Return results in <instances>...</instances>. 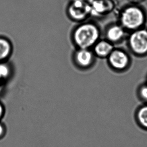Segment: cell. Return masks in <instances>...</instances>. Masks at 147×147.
<instances>
[{
    "mask_svg": "<svg viewBox=\"0 0 147 147\" xmlns=\"http://www.w3.org/2000/svg\"><path fill=\"white\" fill-rule=\"evenodd\" d=\"M95 55L91 49H78L74 55L76 64L81 68L88 69L95 61Z\"/></svg>",
    "mask_w": 147,
    "mask_h": 147,
    "instance_id": "obj_7",
    "label": "cell"
},
{
    "mask_svg": "<svg viewBox=\"0 0 147 147\" xmlns=\"http://www.w3.org/2000/svg\"><path fill=\"white\" fill-rule=\"evenodd\" d=\"M3 131V129L2 125H0V136H1L2 134Z\"/></svg>",
    "mask_w": 147,
    "mask_h": 147,
    "instance_id": "obj_15",
    "label": "cell"
},
{
    "mask_svg": "<svg viewBox=\"0 0 147 147\" xmlns=\"http://www.w3.org/2000/svg\"><path fill=\"white\" fill-rule=\"evenodd\" d=\"M136 119L142 128L147 130V103L138 108L136 113Z\"/></svg>",
    "mask_w": 147,
    "mask_h": 147,
    "instance_id": "obj_10",
    "label": "cell"
},
{
    "mask_svg": "<svg viewBox=\"0 0 147 147\" xmlns=\"http://www.w3.org/2000/svg\"><path fill=\"white\" fill-rule=\"evenodd\" d=\"M85 1H87V2H88L91 3V2H92V1H94V0H85Z\"/></svg>",
    "mask_w": 147,
    "mask_h": 147,
    "instance_id": "obj_16",
    "label": "cell"
},
{
    "mask_svg": "<svg viewBox=\"0 0 147 147\" xmlns=\"http://www.w3.org/2000/svg\"><path fill=\"white\" fill-rule=\"evenodd\" d=\"M107 59L108 65L115 71H125L131 64L129 55L121 49H115Z\"/></svg>",
    "mask_w": 147,
    "mask_h": 147,
    "instance_id": "obj_5",
    "label": "cell"
},
{
    "mask_svg": "<svg viewBox=\"0 0 147 147\" xmlns=\"http://www.w3.org/2000/svg\"><path fill=\"white\" fill-rule=\"evenodd\" d=\"M119 23L127 31L132 32L143 28L147 15L142 8L133 4L125 7L119 14Z\"/></svg>",
    "mask_w": 147,
    "mask_h": 147,
    "instance_id": "obj_2",
    "label": "cell"
},
{
    "mask_svg": "<svg viewBox=\"0 0 147 147\" xmlns=\"http://www.w3.org/2000/svg\"><path fill=\"white\" fill-rule=\"evenodd\" d=\"M129 49L135 55L144 57L147 55V29H139L131 32L128 38Z\"/></svg>",
    "mask_w": 147,
    "mask_h": 147,
    "instance_id": "obj_3",
    "label": "cell"
},
{
    "mask_svg": "<svg viewBox=\"0 0 147 147\" xmlns=\"http://www.w3.org/2000/svg\"><path fill=\"white\" fill-rule=\"evenodd\" d=\"M9 73L8 65L4 63H0V78L6 77Z\"/></svg>",
    "mask_w": 147,
    "mask_h": 147,
    "instance_id": "obj_13",
    "label": "cell"
},
{
    "mask_svg": "<svg viewBox=\"0 0 147 147\" xmlns=\"http://www.w3.org/2000/svg\"><path fill=\"white\" fill-rule=\"evenodd\" d=\"M129 1L131 3H133L134 4L137 5V4L141 3L143 2L145 0H129Z\"/></svg>",
    "mask_w": 147,
    "mask_h": 147,
    "instance_id": "obj_14",
    "label": "cell"
},
{
    "mask_svg": "<svg viewBox=\"0 0 147 147\" xmlns=\"http://www.w3.org/2000/svg\"><path fill=\"white\" fill-rule=\"evenodd\" d=\"M101 31L98 25L91 22L82 23L74 31V43L78 49H91L100 39Z\"/></svg>",
    "mask_w": 147,
    "mask_h": 147,
    "instance_id": "obj_1",
    "label": "cell"
},
{
    "mask_svg": "<svg viewBox=\"0 0 147 147\" xmlns=\"http://www.w3.org/2000/svg\"><path fill=\"white\" fill-rule=\"evenodd\" d=\"M138 95L141 100L147 103V83L140 86L138 89Z\"/></svg>",
    "mask_w": 147,
    "mask_h": 147,
    "instance_id": "obj_12",
    "label": "cell"
},
{
    "mask_svg": "<svg viewBox=\"0 0 147 147\" xmlns=\"http://www.w3.org/2000/svg\"><path fill=\"white\" fill-rule=\"evenodd\" d=\"M11 51L12 45L10 41L4 38H0V61L7 59Z\"/></svg>",
    "mask_w": 147,
    "mask_h": 147,
    "instance_id": "obj_11",
    "label": "cell"
},
{
    "mask_svg": "<svg viewBox=\"0 0 147 147\" xmlns=\"http://www.w3.org/2000/svg\"><path fill=\"white\" fill-rule=\"evenodd\" d=\"M127 31L120 24H113L105 31L106 39L115 45L119 43L124 39Z\"/></svg>",
    "mask_w": 147,
    "mask_h": 147,
    "instance_id": "obj_8",
    "label": "cell"
},
{
    "mask_svg": "<svg viewBox=\"0 0 147 147\" xmlns=\"http://www.w3.org/2000/svg\"><path fill=\"white\" fill-rule=\"evenodd\" d=\"M67 11L71 19L83 22L91 16L90 3L85 0H71Z\"/></svg>",
    "mask_w": 147,
    "mask_h": 147,
    "instance_id": "obj_4",
    "label": "cell"
},
{
    "mask_svg": "<svg viewBox=\"0 0 147 147\" xmlns=\"http://www.w3.org/2000/svg\"><path fill=\"white\" fill-rule=\"evenodd\" d=\"M95 57L99 58H107L115 49L114 45L107 39H100L92 48Z\"/></svg>",
    "mask_w": 147,
    "mask_h": 147,
    "instance_id": "obj_9",
    "label": "cell"
},
{
    "mask_svg": "<svg viewBox=\"0 0 147 147\" xmlns=\"http://www.w3.org/2000/svg\"><path fill=\"white\" fill-rule=\"evenodd\" d=\"M91 16L101 17L108 14L114 8L112 0H94L90 3Z\"/></svg>",
    "mask_w": 147,
    "mask_h": 147,
    "instance_id": "obj_6",
    "label": "cell"
}]
</instances>
